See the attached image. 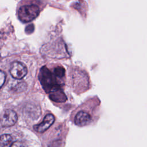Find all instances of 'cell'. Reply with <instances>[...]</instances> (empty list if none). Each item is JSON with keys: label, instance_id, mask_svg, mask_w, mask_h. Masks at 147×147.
<instances>
[{"label": "cell", "instance_id": "obj_1", "mask_svg": "<svg viewBox=\"0 0 147 147\" xmlns=\"http://www.w3.org/2000/svg\"><path fill=\"white\" fill-rule=\"evenodd\" d=\"M41 74H42V80H41V82L44 86L46 91L51 92L52 94L61 90L60 84L56 79L57 77L54 74H52L46 67H43L41 69Z\"/></svg>", "mask_w": 147, "mask_h": 147}, {"label": "cell", "instance_id": "obj_2", "mask_svg": "<svg viewBox=\"0 0 147 147\" xmlns=\"http://www.w3.org/2000/svg\"><path fill=\"white\" fill-rule=\"evenodd\" d=\"M40 9L35 5L21 6L18 11V19L22 22H29L35 19L39 14Z\"/></svg>", "mask_w": 147, "mask_h": 147}, {"label": "cell", "instance_id": "obj_3", "mask_svg": "<svg viewBox=\"0 0 147 147\" xmlns=\"http://www.w3.org/2000/svg\"><path fill=\"white\" fill-rule=\"evenodd\" d=\"M17 121L16 113L10 109L5 110L0 118V126L3 127H10L14 125Z\"/></svg>", "mask_w": 147, "mask_h": 147}, {"label": "cell", "instance_id": "obj_4", "mask_svg": "<svg viewBox=\"0 0 147 147\" xmlns=\"http://www.w3.org/2000/svg\"><path fill=\"white\" fill-rule=\"evenodd\" d=\"M28 70L26 66L19 61L13 62L10 68V73L13 78L16 79H22L27 74Z\"/></svg>", "mask_w": 147, "mask_h": 147}, {"label": "cell", "instance_id": "obj_5", "mask_svg": "<svg viewBox=\"0 0 147 147\" xmlns=\"http://www.w3.org/2000/svg\"><path fill=\"white\" fill-rule=\"evenodd\" d=\"M92 118L90 114L84 110L78 111L74 118L75 125L78 126H84L90 124Z\"/></svg>", "mask_w": 147, "mask_h": 147}, {"label": "cell", "instance_id": "obj_6", "mask_svg": "<svg viewBox=\"0 0 147 147\" xmlns=\"http://www.w3.org/2000/svg\"><path fill=\"white\" fill-rule=\"evenodd\" d=\"M55 117L52 114H47L42 121L38 125L34 126V129L39 133H43L48 129L55 122Z\"/></svg>", "mask_w": 147, "mask_h": 147}, {"label": "cell", "instance_id": "obj_7", "mask_svg": "<svg viewBox=\"0 0 147 147\" xmlns=\"http://www.w3.org/2000/svg\"><path fill=\"white\" fill-rule=\"evenodd\" d=\"M12 137L7 134H5L0 137V147H11L13 144Z\"/></svg>", "mask_w": 147, "mask_h": 147}, {"label": "cell", "instance_id": "obj_8", "mask_svg": "<svg viewBox=\"0 0 147 147\" xmlns=\"http://www.w3.org/2000/svg\"><path fill=\"white\" fill-rule=\"evenodd\" d=\"M53 74L59 78H62L65 75V69L62 67H57L55 68Z\"/></svg>", "mask_w": 147, "mask_h": 147}, {"label": "cell", "instance_id": "obj_9", "mask_svg": "<svg viewBox=\"0 0 147 147\" xmlns=\"http://www.w3.org/2000/svg\"><path fill=\"white\" fill-rule=\"evenodd\" d=\"M6 79V75L4 72L0 71V88L3 86Z\"/></svg>", "mask_w": 147, "mask_h": 147}, {"label": "cell", "instance_id": "obj_10", "mask_svg": "<svg viewBox=\"0 0 147 147\" xmlns=\"http://www.w3.org/2000/svg\"><path fill=\"white\" fill-rule=\"evenodd\" d=\"M34 30V25L33 24H30L27 26L25 28V32L28 34L32 33Z\"/></svg>", "mask_w": 147, "mask_h": 147}, {"label": "cell", "instance_id": "obj_11", "mask_svg": "<svg viewBox=\"0 0 147 147\" xmlns=\"http://www.w3.org/2000/svg\"><path fill=\"white\" fill-rule=\"evenodd\" d=\"M11 147H24V146L22 142L17 141L13 142Z\"/></svg>", "mask_w": 147, "mask_h": 147}]
</instances>
